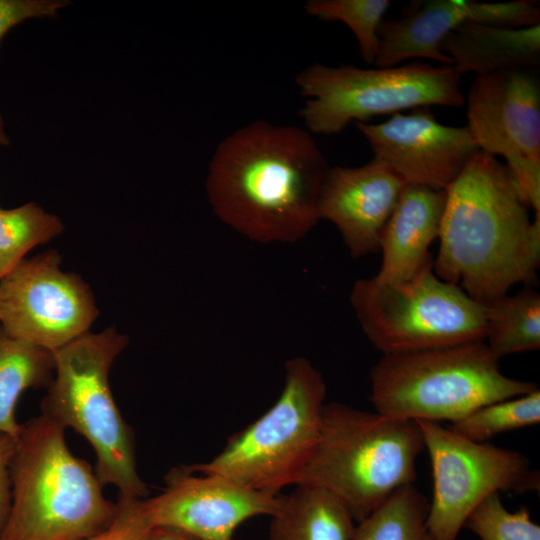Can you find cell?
Segmentation results:
<instances>
[{"label":"cell","mask_w":540,"mask_h":540,"mask_svg":"<svg viewBox=\"0 0 540 540\" xmlns=\"http://www.w3.org/2000/svg\"><path fill=\"white\" fill-rule=\"evenodd\" d=\"M151 540H198L182 531L168 527L153 528Z\"/></svg>","instance_id":"30"},{"label":"cell","mask_w":540,"mask_h":540,"mask_svg":"<svg viewBox=\"0 0 540 540\" xmlns=\"http://www.w3.org/2000/svg\"><path fill=\"white\" fill-rule=\"evenodd\" d=\"M67 4L62 0H0V41L13 26L29 18L54 16Z\"/></svg>","instance_id":"28"},{"label":"cell","mask_w":540,"mask_h":540,"mask_svg":"<svg viewBox=\"0 0 540 540\" xmlns=\"http://www.w3.org/2000/svg\"><path fill=\"white\" fill-rule=\"evenodd\" d=\"M48 251L0 280V325L12 337L53 352L89 332L98 316L89 286L62 271Z\"/></svg>","instance_id":"12"},{"label":"cell","mask_w":540,"mask_h":540,"mask_svg":"<svg viewBox=\"0 0 540 540\" xmlns=\"http://www.w3.org/2000/svg\"><path fill=\"white\" fill-rule=\"evenodd\" d=\"M44 415L22 424L11 462V505L0 540H82L106 528L117 504Z\"/></svg>","instance_id":"3"},{"label":"cell","mask_w":540,"mask_h":540,"mask_svg":"<svg viewBox=\"0 0 540 540\" xmlns=\"http://www.w3.org/2000/svg\"><path fill=\"white\" fill-rule=\"evenodd\" d=\"M326 384L305 357L285 363L282 392L256 421L228 439L212 460L186 466L225 477L247 488L280 494L295 486L318 443Z\"/></svg>","instance_id":"7"},{"label":"cell","mask_w":540,"mask_h":540,"mask_svg":"<svg viewBox=\"0 0 540 540\" xmlns=\"http://www.w3.org/2000/svg\"><path fill=\"white\" fill-rule=\"evenodd\" d=\"M405 185L376 159L360 167H330L320 195V220L337 227L352 258L377 253L382 230Z\"/></svg>","instance_id":"15"},{"label":"cell","mask_w":540,"mask_h":540,"mask_svg":"<svg viewBox=\"0 0 540 540\" xmlns=\"http://www.w3.org/2000/svg\"><path fill=\"white\" fill-rule=\"evenodd\" d=\"M465 102L466 126L478 149L505 158L525 203L540 214V80L536 69L477 75Z\"/></svg>","instance_id":"11"},{"label":"cell","mask_w":540,"mask_h":540,"mask_svg":"<svg viewBox=\"0 0 540 540\" xmlns=\"http://www.w3.org/2000/svg\"><path fill=\"white\" fill-rule=\"evenodd\" d=\"M464 526L480 540H540V526L531 519L529 510H508L499 493L483 500Z\"/></svg>","instance_id":"26"},{"label":"cell","mask_w":540,"mask_h":540,"mask_svg":"<svg viewBox=\"0 0 540 540\" xmlns=\"http://www.w3.org/2000/svg\"><path fill=\"white\" fill-rule=\"evenodd\" d=\"M540 422L539 389L513 398L492 402L452 422L448 428L471 441L484 443L498 434Z\"/></svg>","instance_id":"24"},{"label":"cell","mask_w":540,"mask_h":540,"mask_svg":"<svg viewBox=\"0 0 540 540\" xmlns=\"http://www.w3.org/2000/svg\"><path fill=\"white\" fill-rule=\"evenodd\" d=\"M433 270L479 303L534 286L540 264V214L527 204L508 169L478 150L446 188Z\"/></svg>","instance_id":"2"},{"label":"cell","mask_w":540,"mask_h":540,"mask_svg":"<svg viewBox=\"0 0 540 540\" xmlns=\"http://www.w3.org/2000/svg\"><path fill=\"white\" fill-rule=\"evenodd\" d=\"M128 344L114 327L87 332L52 352L54 376L42 401V415L80 433L93 447L96 475L118 488L119 496L143 499L147 487L138 475L135 440L113 398L109 372Z\"/></svg>","instance_id":"6"},{"label":"cell","mask_w":540,"mask_h":540,"mask_svg":"<svg viewBox=\"0 0 540 540\" xmlns=\"http://www.w3.org/2000/svg\"><path fill=\"white\" fill-rule=\"evenodd\" d=\"M329 168L307 130L256 120L217 145L206 178L208 201L221 222L251 241L296 243L320 221Z\"/></svg>","instance_id":"1"},{"label":"cell","mask_w":540,"mask_h":540,"mask_svg":"<svg viewBox=\"0 0 540 540\" xmlns=\"http://www.w3.org/2000/svg\"><path fill=\"white\" fill-rule=\"evenodd\" d=\"M390 7L388 0H309L304 9L321 21L342 22L353 32L362 59L375 63L379 27Z\"/></svg>","instance_id":"25"},{"label":"cell","mask_w":540,"mask_h":540,"mask_svg":"<svg viewBox=\"0 0 540 540\" xmlns=\"http://www.w3.org/2000/svg\"><path fill=\"white\" fill-rule=\"evenodd\" d=\"M162 493L139 500V510L152 527H168L198 540H232L234 531L256 516H272L281 495L253 490L225 477L195 475L182 467L167 476Z\"/></svg>","instance_id":"13"},{"label":"cell","mask_w":540,"mask_h":540,"mask_svg":"<svg viewBox=\"0 0 540 540\" xmlns=\"http://www.w3.org/2000/svg\"><path fill=\"white\" fill-rule=\"evenodd\" d=\"M445 203V190L403 187L380 236L382 262L374 280L408 279L431 258L428 249L439 235Z\"/></svg>","instance_id":"17"},{"label":"cell","mask_w":540,"mask_h":540,"mask_svg":"<svg viewBox=\"0 0 540 540\" xmlns=\"http://www.w3.org/2000/svg\"><path fill=\"white\" fill-rule=\"evenodd\" d=\"M494 2L471 0H425L410 3L399 18L384 19L379 27V48L375 67L398 66L404 60L419 58L452 66L441 51L444 40L466 24L492 26Z\"/></svg>","instance_id":"16"},{"label":"cell","mask_w":540,"mask_h":540,"mask_svg":"<svg viewBox=\"0 0 540 540\" xmlns=\"http://www.w3.org/2000/svg\"><path fill=\"white\" fill-rule=\"evenodd\" d=\"M375 411L396 419L455 422L477 408L538 389L504 375L484 341L383 354L370 371Z\"/></svg>","instance_id":"5"},{"label":"cell","mask_w":540,"mask_h":540,"mask_svg":"<svg viewBox=\"0 0 540 540\" xmlns=\"http://www.w3.org/2000/svg\"><path fill=\"white\" fill-rule=\"evenodd\" d=\"M423 449L417 421L330 402L324 405L318 443L296 485L328 491L359 522L396 490L413 484Z\"/></svg>","instance_id":"4"},{"label":"cell","mask_w":540,"mask_h":540,"mask_svg":"<svg viewBox=\"0 0 540 540\" xmlns=\"http://www.w3.org/2000/svg\"><path fill=\"white\" fill-rule=\"evenodd\" d=\"M428 108L395 113L378 124H353L369 143L373 159L406 184L446 190L479 149L467 126L444 125Z\"/></svg>","instance_id":"14"},{"label":"cell","mask_w":540,"mask_h":540,"mask_svg":"<svg viewBox=\"0 0 540 540\" xmlns=\"http://www.w3.org/2000/svg\"><path fill=\"white\" fill-rule=\"evenodd\" d=\"M486 310L484 342L500 358L540 348V295L533 286L515 295L505 294L483 304Z\"/></svg>","instance_id":"21"},{"label":"cell","mask_w":540,"mask_h":540,"mask_svg":"<svg viewBox=\"0 0 540 540\" xmlns=\"http://www.w3.org/2000/svg\"><path fill=\"white\" fill-rule=\"evenodd\" d=\"M270 516L268 540H353L355 520L328 491L296 485Z\"/></svg>","instance_id":"19"},{"label":"cell","mask_w":540,"mask_h":540,"mask_svg":"<svg viewBox=\"0 0 540 540\" xmlns=\"http://www.w3.org/2000/svg\"><path fill=\"white\" fill-rule=\"evenodd\" d=\"M428 509V499L413 484L403 486L357 522L353 540H433Z\"/></svg>","instance_id":"22"},{"label":"cell","mask_w":540,"mask_h":540,"mask_svg":"<svg viewBox=\"0 0 540 540\" xmlns=\"http://www.w3.org/2000/svg\"><path fill=\"white\" fill-rule=\"evenodd\" d=\"M53 373L52 352L15 339L0 325V433L18 439L20 397L28 389L49 386Z\"/></svg>","instance_id":"20"},{"label":"cell","mask_w":540,"mask_h":540,"mask_svg":"<svg viewBox=\"0 0 540 540\" xmlns=\"http://www.w3.org/2000/svg\"><path fill=\"white\" fill-rule=\"evenodd\" d=\"M139 500L119 496L111 523L100 532L82 540H151L153 528L142 516Z\"/></svg>","instance_id":"27"},{"label":"cell","mask_w":540,"mask_h":540,"mask_svg":"<svg viewBox=\"0 0 540 540\" xmlns=\"http://www.w3.org/2000/svg\"><path fill=\"white\" fill-rule=\"evenodd\" d=\"M17 439L0 433V533L7 520L11 505V462Z\"/></svg>","instance_id":"29"},{"label":"cell","mask_w":540,"mask_h":540,"mask_svg":"<svg viewBox=\"0 0 540 540\" xmlns=\"http://www.w3.org/2000/svg\"><path fill=\"white\" fill-rule=\"evenodd\" d=\"M62 231L59 218L35 203L0 209V280L10 274L32 248L48 242Z\"/></svg>","instance_id":"23"},{"label":"cell","mask_w":540,"mask_h":540,"mask_svg":"<svg viewBox=\"0 0 540 540\" xmlns=\"http://www.w3.org/2000/svg\"><path fill=\"white\" fill-rule=\"evenodd\" d=\"M350 303L364 335L382 354L485 340V306L440 279L432 258L402 281H355Z\"/></svg>","instance_id":"8"},{"label":"cell","mask_w":540,"mask_h":540,"mask_svg":"<svg viewBox=\"0 0 540 540\" xmlns=\"http://www.w3.org/2000/svg\"><path fill=\"white\" fill-rule=\"evenodd\" d=\"M0 145H3V146L9 145V138L6 135L1 115H0Z\"/></svg>","instance_id":"31"},{"label":"cell","mask_w":540,"mask_h":540,"mask_svg":"<svg viewBox=\"0 0 540 540\" xmlns=\"http://www.w3.org/2000/svg\"><path fill=\"white\" fill-rule=\"evenodd\" d=\"M417 422L432 469L427 526L433 540H457L471 512L494 493L539 489V472L524 454L471 441L438 422Z\"/></svg>","instance_id":"10"},{"label":"cell","mask_w":540,"mask_h":540,"mask_svg":"<svg viewBox=\"0 0 540 540\" xmlns=\"http://www.w3.org/2000/svg\"><path fill=\"white\" fill-rule=\"evenodd\" d=\"M441 51L462 75H484L513 68L537 69L540 65V24L505 28L466 23L442 43Z\"/></svg>","instance_id":"18"},{"label":"cell","mask_w":540,"mask_h":540,"mask_svg":"<svg viewBox=\"0 0 540 540\" xmlns=\"http://www.w3.org/2000/svg\"><path fill=\"white\" fill-rule=\"evenodd\" d=\"M295 82L307 98L300 117L313 134H338L351 122L406 109L465 104L461 74L453 66L419 61L387 68L315 63L302 69Z\"/></svg>","instance_id":"9"}]
</instances>
